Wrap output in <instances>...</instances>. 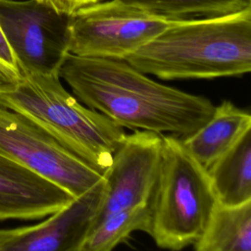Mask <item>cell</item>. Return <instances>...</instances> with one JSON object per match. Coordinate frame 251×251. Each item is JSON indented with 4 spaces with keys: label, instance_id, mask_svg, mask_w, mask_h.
Wrapping results in <instances>:
<instances>
[{
    "label": "cell",
    "instance_id": "cell-1",
    "mask_svg": "<svg viewBox=\"0 0 251 251\" xmlns=\"http://www.w3.org/2000/svg\"><path fill=\"white\" fill-rule=\"evenodd\" d=\"M59 75L86 107L134 130L184 137L215 109L208 98L159 83L124 60L69 53Z\"/></svg>",
    "mask_w": 251,
    "mask_h": 251
},
{
    "label": "cell",
    "instance_id": "cell-2",
    "mask_svg": "<svg viewBox=\"0 0 251 251\" xmlns=\"http://www.w3.org/2000/svg\"><path fill=\"white\" fill-rule=\"evenodd\" d=\"M164 79L215 78L251 70V9L177 21L124 59Z\"/></svg>",
    "mask_w": 251,
    "mask_h": 251
},
{
    "label": "cell",
    "instance_id": "cell-3",
    "mask_svg": "<svg viewBox=\"0 0 251 251\" xmlns=\"http://www.w3.org/2000/svg\"><path fill=\"white\" fill-rule=\"evenodd\" d=\"M0 105L33 122L102 175L126 135L124 127L78 102L57 74H20L15 85L0 91Z\"/></svg>",
    "mask_w": 251,
    "mask_h": 251
},
{
    "label": "cell",
    "instance_id": "cell-4",
    "mask_svg": "<svg viewBox=\"0 0 251 251\" xmlns=\"http://www.w3.org/2000/svg\"><path fill=\"white\" fill-rule=\"evenodd\" d=\"M217 205L207 171L180 137L163 135L161 163L150 200L149 235L163 249L179 251L203 234Z\"/></svg>",
    "mask_w": 251,
    "mask_h": 251
},
{
    "label": "cell",
    "instance_id": "cell-5",
    "mask_svg": "<svg viewBox=\"0 0 251 251\" xmlns=\"http://www.w3.org/2000/svg\"><path fill=\"white\" fill-rule=\"evenodd\" d=\"M0 155L80 196L103 176L25 116L0 105Z\"/></svg>",
    "mask_w": 251,
    "mask_h": 251
},
{
    "label": "cell",
    "instance_id": "cell-6",
    "mask_svg": "<svg viewBox=\"0 0 251 251\" xmlns=\"http://www.w3.org/2000/svg\"><path fill=\"white\" fill-rule=\"evenodd\" d=\"M176 22L117 0L98 2L72 15L69 52L124 60Z\"/></svg>",
    "mask_w": 251,
    "mask_h": 251
},
{
    "label": "cell",
    "instance_id": "cell-7",
    "mask_svg": "<svg viewBox=\"0 0 251 251\" xmlns=\"http://www.w3.org/2000/svg\"><path fill=\"white\" fill-rule=\"evenodd\" d=\"M72 15L40 0H0V26L20 74H57L69 52Z\"/></svg>",
    "mask_w": 251,
    "mask_h": 251
},
{
    "label": "cell",
    "instance_id": "cell-8",
    "mask_svg": "<svg viewBox=\"0 0 251 251\" xmlns=\"http://www.w3.org/2000/svg\"><path fill=\"white\" fill-rule=\"evenodd\" d=\"M163 135L135 129L126 134L104 172V194L95 221L150 203L158 178ZM94 221V222H95Z\"/></svg>",
    "mask_w": 251,
    "mask_h": 251
},
{
    "label": "cell",
    "instance_id": "cell-9",
    "mask_svg": "<svg viewBox=\"0 0 251 251\" xmlns=\"http://www.w3.org/2000/svg\"><path fill=\"white\" fill-rule=\"evenodd\" d=\"M103 194L102 178L41 223L0 229V251H82Z\"/></svg>",
    "mask_w": 251,
    "mask_h": 251
},
{
    "label": "cell",
    "instance_id": "cell-10",
    "mask_svg": "<svg viewBox=\"0 0 251 251\" xmlns=\"http://www.w3.org/2000/svg\"><path fill=\"white\" fill-rule=\"evenodd\" d=\"M73 199L58 185L0 155V221L45 218Z\"/></svg>",
    "mask_w": 251,
    "mask_h": 251
},
{
    "label": "cell",
    "instance_id": "cell-11",
    "mask_svg": "<svg viewBox=\"0 0 251 251\" xmlns=\"http://www.w3.org/2000/svg\"><path fill=\"white\" fill-rule=\"evenodd\" d=\"M250 128L251 115L226 100L215 106L204 125L180 139L193 159L207 171Z\"/></svg>",
    "mask_w": 251,
    "mask_h": 251
},
{
    "label": "cell",
    "instance_id": "cell-12",
    "mask_svg": "<svg viewBox=\"0 0 251 251\" xmlns=\"http://www.w3.org/2000/svg\"><path fill=\"white\" fill-rule=\"evenodd\" d=\"M207 175L220 205L251 201V128L209 167Z\"/></svg>",
    "mask_w": 251,
    "mask_h": 251
},
{
    "label": "cell",
    "instance_id": "cell-13",
    "mask_svg": "<svg viewBox=\"0 0 251 251\" xmlns=\"http://www.w3.org/2000/svg\"><path fill=\"white\" fill-rule=\"evenodd\" d=\"M195 251H251V201L239 206L217 202Z\"/></svg>",
    "mask_w": 251,
    "mask_h": 251
},
{
    "label": "cell",
    "instance_id": "cell-14",
    "mask_svg": "<svg viewBox=\"0 0 251 251\" xmlns=\"http://www.w3.org/2000/svg\"><path fill=\"white\" fill-rule=\"evenodd\" d=\"M169 21L223 17L251 9V0H117Z\"/></svg>",
    "mask_w": 251,
    "mask_h": 251
},
{
    "label": "cell",
    "instance_id": "cell-15",
    "mask_svg": "<svg viewBox=\"0 0 251 251\" xmlns=\"http://www.w3.org/2000/svg\"><path fill=\"white\" fill-rule=\"evenodd\" d=\"M150 223V203L109 214L94 222L82 251H114L134 231L149 234Z\"/></svg>",
    "mask_w": 251,
    "mask_h": 251
},
{
    "label": "cell",
    "instance_id": "cell-16",
    "mask_svg": "<svg viewBox=\"0 0 251 251\" xmlns=\"http://www.w3.org/2000/svg\"><path fill=\"white\" fill-rule=\"evenodd\" d=\"M51 5L59 12L67 15H73L79 9L101 2V0H40Z\"/></svg>",
    "mask_w": 251,
    "mask_h": 251
},
{
    "label": "cell",
    "instance_id": "cell-17",
    "mask_svg": "<svg viewBox=\"0 0 251 251\" xmlns=\"http://www.w3.org/2000/svg\"><path fill=\"white\" fill-rule=\"evenodd\" d=\"M0 62L19 72L15 56H14L13 51L6 39V36H5L1 26H0Z\"/></svg>",
    "mask_w": 251,
    "mask_h": 251
},
{
    "label": "cell",
    "instance_id": "cell-18",
    "mask_svg": "<svg viewBox=\"0 0 251 251\" xmlns=\"http://www.w3.org/2000/svg\"><path fill=\"white\" fill-rule=\"evenodd\" d=\"M20 73L0 62V91L6 90L16 84Z\"/></svg>",
    "mask_w": 251,
    "mask_h": 251
}]
</instances>
